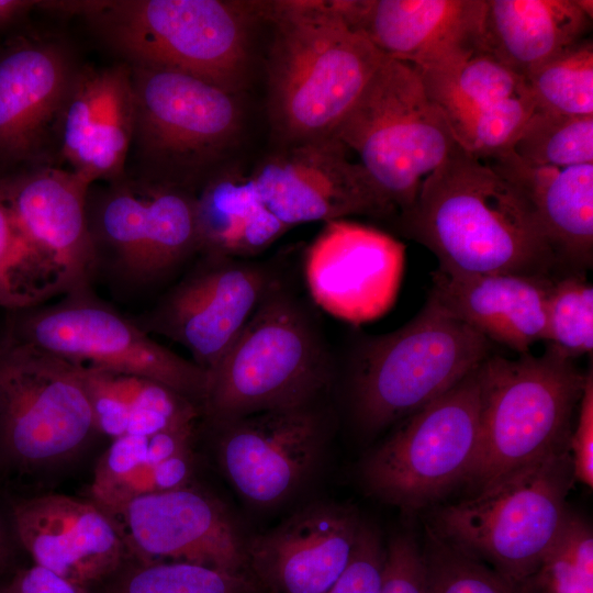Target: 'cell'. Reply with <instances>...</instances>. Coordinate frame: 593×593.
<instances>
[{"label": "cell", "instance_id": "1", "mask_svg": "<svg viewBox=\"0 0 593 593\" xmlns=\"http://www.w3.org/2000/svg\"><path fill=\"white\" fill-rule=\"evenodd\" d=\"M400 232L428 248L439 269L461 273L559 275L525 194L490 163L458 145L423 181Z\"/></svg>", "mask_w": 593, "mask_h": 593}, {"label": "cell", "instance_id": "2", "mask_svg": "<svg viewBox=\"0 0 593 593\" xmlns=\"http://www.w3.org/2000/svg\"><path fill=\"white\" fill-rule=\"evenodd\" d=\"M271 24L267 114L277 147L329 137L387 59L338 0L261 1Z\"/></svg>", "mask_w": 593, "mask_h": 593}, {"label": "cell", "instance_id": "3", "mask_svg": "<svg viewBox=\"0 0 593 593\" xmlns=\"http://www.w3.org/2000/svg\"><path fill=\"white\" fill-rule=\"evenodd\" d=\"M60 16H79L101 44L130 66L184 72L242 93L253 66V31L261 1H59Z\"/></svg>", "mask_w": 593, "mask_h": 593}, {"label": "cell", "instance_id": "4", "mask_svg": "<svg viewBox=\"0 0 593 593\" xmlns=\"http://www.w3.org/2000/svg\"><path fill=\"white\" fill-rule=\"evenodd\" d=\"M131 68L134 131L126 174L195 193L227 164L242 136L240 93L180 71Z\"/></svg>", "mask_w": 593, "mask_h": 593}, {"label": "cell", "instance_id": "5", "mask_svg": "<svg viewBox=\"0 0 593 593\" xmlns=\"http://www.w3.org/2000/svg\"><path fill=\"white\" fill-rule=\"evenodd\" d=\"M491 342L432 295L401 328L365 338L350 374L353 413L377 433L433 402L478 368Z\"/></svg>", "mask_w": 593, "mask_h": 593}, {"label": "cell", "instance_id": "6", "mask_svg": "<svg viewBox=\"0 0 593 593\" xmlns=\"http://www.w3.org/2000/svg\"><path fill=\"white\" fill-rule=\"evenodd\" d=\"M481 371L479 439L465 480L475 491L519 467L570 450L586 377L572 358L548 344L540 356H490Z\"/></svg>", "mask_w": 593, "mask_h": 593}, {"label": "cell", "instance_id": "7", "mask_svg": "<svg viewBox=\"0 0 593 593\" xmlns=\"http://www.w3.org/2000/svg\"><path fill=\"white\" fill-rule=\"evenodd\" d=\"M574 481L570 450L551 454L438 507L427 527L502 575L527 581L564 523Z\"/></svg>", "mask_w": 593, "mask_h": 593}, {"label": "cell", "instance_id": "8", "mask_svg": "<svg viewBox=\"0 0 593 593\" xmlns=\"http://www.w3.org/2000/svg\"><path fill=\"white\" fill-rule=\"evenodd\" d=\"M323 339L278 280L208 372L202 410L215 424L314 402L331 378Z\"/></svg>", "mask_w": 593, "mask_h": 593}, {"label": "cell", "instance_id": "9", "mask_svg": "<svg viewBox=\"0 0 593 593\" xmlns=\"http://www.w3.org/2000/svg\"><path fill=\"white\" fill-rule=\"evenodd\" d=\"M331 136L357 155L396 217L412 208L424 179L457 146L418 70L389 58Z\"/></svg>", "mask_w": 593, "mask_h": 593}, {"label": "cell", "instance_id": "10", "mask_svg": "<svg viewBox=\"0 0 593 593\" xmlns=\"http://www.w3.org/2000/svg\"><path fill=\"white\" fill-rule=\"evenodd\" d=\"M3 336L71 363L157 381L202 410L208 372L157 343L90 287L69 291L53 304L9 311Z\"/></svg>", "mask_w": 593, "mask_h": 593}, {"label": "cell", "instance_id": "11", "mask_svg": "<svg viewBox=\"0 0 593 593\" xmlns=\"http://www.w3.org/2000/svg\"><path fill=\"white\" fill-rule=\"evenodd\" d=\"M481 365L399 422L395 430L365 458L360 473L371 494L414 512L438 503L465 482L479 439Z\"/></svg>", "mask_w": 593, "mask_h": 593}, {"label": "cell", "instance_id": "12", "mask_svg": "<svg viewBox=\"0 0 593 593\" xmlns=\"http://www.w3.org/2000/svg\"><path fill=\"white\" fill-rule=\"evenodd\" d=\"M87 221L94 273L148 287L199 254L194 193L125 174L91 186Z\"/></svg>", "mask_w": 593, "mask_h": 593}, {"label": "cell", "instance_id": "13", "mask_svg": "<svg viewBox=\"0 0 593 593\" xmlns=\"http://www.w3.org/2000/svg\"><path fill=\"white\" fill-rule=\"evenodd\" d=\"M97 432L75 363L0 338V449L22 468L77 451Z\"/></svg>", "mask_w": 593, "mask_h": 593}, {"label": "cell", "instance_id": "14", "mask_svg": "<svg viewBox=\"0 0 593 593\" xmlns=\"http://www.w3.org/2000/svg\"><path fill=\"white\" fill-rule=\"evenodd\" d=\"M82 64L53 31L16 36L0 49V176L59 166L58 118Z\"/></svg>", "mask_w": 593, "mask_h": 593}, {"label": "cell", "instance_id": "15", "mask_svg": "<svg viewBox=\"0 0 593 593\" xmlns=\"http://www.w3.org/2000/svg\"><path fill=\"white\" fill-rule=\"evenodd\" d=\"M198 261L156 305L134 318L183 346L211 371L277 281L264 266L242 258L199 254Z\"/></svg>", "mask_w": 593, "mask_h": 593}, {"label": "cell", "instance_id": "16", "mask_svg": "<svg viewBox=\"0 0 593 593\" xmlns=\"http://www.w3.org/2000/svg\"><path fill=\"white\" fill-rule=\"evenodd\" d=\"M348 153L333 136L276 147L249 175L264 204L289 228L353 215L394 221L395 212Z\"/></svg>", "mask_w": 593, "mask_h": 593}, {"label": "cell", "instance_id": "17", "mask_svg": "<svg viewBox=\"0 0 593 593\" xmlns=\"http://www.w3.org/2000/svg\"><path fill=\"white\" fill-rule=\"evenodd\" d=\"M417 70L462 150L484 161L512 153L535 110L522 76L481 47L446 64Z\"/></svg>", "mask_w": 593, "mask_h": 593}, {"label": "cell", "instance_id": "18", "mask_svg": "<svg viewBox=\"0 0 593 593\" xmlns=\"http://www.w3.org/2000/svg\"><path fill=\"white\" fill-rule=\"evenodd\" d=\"M405 246L357 222H326L304 257L314 302L336 318L361 324L387 313L402 280Z\"/></svg>", "mask_w": 593, "mask_h": 593}, {"label": "cell", "instance_id": "19", "mask_svg": "<svg viewBox=\"0 0 593 593\" xmlns=\"http://www.w3.org/2000/svg\"><path fill=\"white\" fill-rule=\"evenodd\" d=\"M222 467L238 493L258 506L278 504L314 468L325 425L313 403L265 411L217 424Z\"/></svg>", "mask_w": 593, "mask_h": 593}, {"label": "cell", "instance_id": "20", "mask_svg": "<svg viewBox=\"0 0 593 593\" xmlns=\"http://www.w3.org/2000/svg\"><path fill=\"white\" fill-rule=\"evenodd\" d=\"M92 184L59 166L0 176V197L36 261L56 272L61 290L90 287L94 253L87 221Z\"/></svg>", "mask_w": 593, "mask_h": 593}, {"label": "cell", "instance_id": "21", "mask_svg": "<svg viewBox=\"0 0 593 593\" xmlns=\"http://www.w3.org/2000/svg\"><path fill=\"white\" fill-rule=\"evenodd\" d=\"M115 516L125 547L148 563L190 562L235 574L246 557L225 510L186 486L137 496Z\"/></svg>", "mask_w": 593, "mask_h": 593}, {"label": "cell", "instance_id": "22", "mask_svg": "<svg viewBox=\"0 0 593 593\" xmlns=\"http://www.w3.org/2000/svg\"><path fill=\"white\" fill-rule=\"evenodd\" d=\"M134 131L132 68L82 64L64 100L56 132L57 159L91 184L126 174Z\"/></svg>", "mask_w": 593, "mask_h": 593}, {"label": "cell", "instance_id": "23", "mask_svg": "<svg viewBox=\"0 0 593 593\" xmlns=\"http://www.w3.org/2000/svg\"><path fill=\"white\" fill-rule=\"evenodd\" d=\"M11 523L34 564L85 589L113 572L125 549L114 518L94 501L64 494L21 500Z\"/></svg>", "mask_w": 593, "mask_h": 593}, {"label": "cell", "instance_id": "24", "mask_svg": "<svg viewBox=\"0 0 593 593\" xmlns=\"http://www.w3.org/2000/svg\"><path fill=\"white\" fill-rule=\"evenodd\" d=\"M387 58L428 69L480 47L485 0H338Z\"/></svg>", "mask_w": 593, "mask_h": 593}, {"label": "cell", "instance_id": "25", "mask_svg": "<svg viewBox=\"0 0 593 593\" xmlns=\"http://www.w3.org/2000/svg\"><path fill=\"white\" fill-rule=\"evenodd\" d=\"M361 521L349 507L311 504L254 538L246 556L280 593H326L350 560Z\"/></svg>", "mask_w": 593, "mask_h": 593}, {"label": "cell", "instance_id": "26", "mask_svg": "<svg viewBox=\"0 0 593 593\" xmlns=\"http://www.w3.org/2000/svg\"><path fill=\"white\" fill-rule=\"evenodd\" d=\"M430 294L490 342L519 353L547 336V299L553 278L461 273L437 269Z\"/></svg>", "mask_w": 593, "mask_h": 593}, {"label": "cell", "instance_id": "27", "mask_svg": "<svg viewBox=\"0 0 593 593\" xmlns=\"http://www.w3.org/2000/svg\"><path fill=\"white\" fill-rule=\"evenodd\" d=\"M490 163L530 202L553 251L559 275L593 264V164L530 166L513 153Z\"/></svg>", "mask_w": 593, "mask_h": 593}, {"label": "cell", "instance_id": "28", "mask_svg": "<svg viewBox=\"0 0 593 593\" xmlns=\"http://www.w3.org/2000/svg\"><path fill=\"white\" fill-rule=\"evenodd\" d=\"M591 29L578 0H485L480 47L525 78Z\"/></svg>", "mask_w": 593, "mask_h": 593}, {"label": "cell", "instance_id": "29", "mask_svg": "<svg viewBox=\"0 0 593 593\" xmlns=\"http://www.w3.org/2000/svg\"><path fill=\"white\" fill-rule=\"evenodd\" d=\"M194 199L199 254L250 257L289 230L264 204L249 172L233 164L213 172Z\"/></svg>", "mask_w": 593, "mask_h": 593}, {"label": "cell", "instance_id": "30", "mask_svg": "<svg viewBox=\"0 0 593 593\" xmlns=\"http://www.w3.org/2000/svg\"><path fill=\"white\" fill-rule=\"evenodd\" d=\"M77 365V363H75ZM98 432L112 439L193 427L201 407L157 381L77 365Z\"/></svg>", "mask_w": 593, "mask_h": 593}, {"label": "cell", "instance_id": "31", "mask_svg": "<svg viewBox=\"0 0 593 593\" xmlns=\"http://www.w3.org/2000/svg\"><path fill=\"white\" fill-rule=\"evenodd\" d=\"M512 153L537 167L593 164V114L569 115L535 109Z\"/></svg>", "mask_w": 593, "mask_h": 593}, {"label": "cell", "instance_id": "32", "mask_svg": "<svg viewBox=\"0 0 593 593\" xmlns=\"http://www.w3.org/2000/svg\"><path fill=\"white\" fill-rule=\"evenodd\" d=\"M535 109L593 114V42L586 37L551 57L525 78Z\"/></svg>", "mask_w": 593, "mask_h": 593}, {"label": "cell", "instance_id": "33", "mask_svg": "<svg viewBox=\"0 0 593 593\" xmlns=\"http://www.w3.org/2000/svg\"><path fill=\"white\" fill-rule=\"evenodd\" d=\"M421 548L427 593H539L532 579L511 580L444 541L428 527Z\"/></svg>", "mask_w": 593, "mask_h": 593}, {"label": "cell", "instance_id": "34", "mask_svg": "<svg viewBox=\"0 0 593 593\" xmlns=\"http://www.w3.org/2000/svg\"><path fill=\"white\" fill-rule=\"evenodd\" d=\"M546 342L569 358L593 350V287L586 272L553 277L547 299Z\"/></svg>", "mask_w": 593, "mask_h": 593}, {"label": "cell", "instance_id": "35", "mask_svg": "<svg viewBox=\"0 0 593 593\" xmlns=\"http://www.w3.org/2000/svg\"><path fill=\"white\" fill-rule=\"evenodd\" d=\"M532 581L539 593H593V533L584 518L568 512Z\"/></svg>", "mask_w": 593, "mask_h": 593}, {"label": "cell", "instance_id": "36", "mask_svg": "<svg viewBox=\"0 0 593 593\" xmlns=\"http://www.w3.org/2000/svg\"><path fill=\"white\" fill-rule=\"evenodd\" d=\"M112 593H243L234 573L190 562H152L125 577Z\"/></svg>", "mask_w": 593, "mask_h": 593}, {"label": "cell", "instance_id": "37", "mask_svg": "<svg viewBox=\"0 0 593 593\" xmlns=\"http://www.w3.org/2000/svg\"><path fill=\"white\" fill-rule=\"evenodd\" d=\"M384 556L378 529L361 521L350 560L326 593H381Z\"/></svg>", "mask_w": 593, "mask_h": 593}, {"label": "cell", "instance_id": "38", "mask_svg": "<svg viewBox=\"0 0 593 593\" xmlns=\"http://www.w3.org/2000/svg\"><path fill=\"white\" fill-rule=\"evenodd\" d=\"M37 262L21 235L5 202L0 197V306L8 311L35 305L37 302L23 293L16 284L19 268Z\"/></svg>", "mask_w": 593, "mask_h": 593}, {"label": "cell", "instance_id": "39", "mask_svg": "<svg viewBox=\"0 0 593 593\" xmlns=\"http://www.w3.org/2000/svg\"><path fill=\"white\" fill-rule=\"evenodd\" d=\"M148 437L124 435L112 440L92 482L94 502L103 510L124 482L145 461Z\"/></svg>", "mask_w": 593, "mask_h": 593}, {"label": "cell", "instance_id": "40", "mask_svg": "<svg viewBox=\"0 0 593 593\" xmlns=\"http://www.w3.org/2000/svg\"><path fill=\"white\" fill-rule=\"evenodd\" d=\"M381 593H427L422 548L412 535L398 534L385 546Z\"/></svg>", "mask_w": 593, "mask_h": 593}, {"label": "cell", "instance_id": "41", "mask_svg": "<svg viewBox=\"0 0 593 593\" xmlns=\"http://www.w3.org/2000/svg\"><path fill=\"white\" fill-rule=\"evenodd\" d=\"M574 479L593 486V373H586L577 424L570 438Z\"/></svg>", "mask_w": 593, "mask_h": 593}, {"label": "cell", "instance_id": "42", "mask_svg": "<svg viewBox=\"0 0 593 593\" xmlns=\"http://www.w3.org/2000/svg\"><path fill=\"white\" fill-rule=\"evenodd\" d=\"M10 593H86V589L33 563L11 578Z\"/></svg>", "mask_w": 593, "mask_h": 593}, {"label": "cell", "instance_id": "43", "mask_svg": "<svg viewBox=\"0 0 593 593\" xmlns=\"http://www.w3.org/2000/svg\"><path fill=\"white\" fill-rule=\"evenodd\" d=\"M36 4L37 1L30 0H0V30L22 21Z\"/></svg>", "mask_w": 593, "mask_h": 593}, {"label": "cell", "instance_id": "44", "mask_svg": "<svg viewBox=\"0 0 593 593\" xmlns=\"http://www.w3.org/2000/svg\"><path fill=\"white\" fill-rule=\"evenodd\" d=\"M11 557V545L7 528L0 517V573L8 564Z\"/></svg>", "mask_w": 593, "mask_h": 593}, {"label": "cell", "instance_id": "45", "mask_svg": "<svg viewBox=\"0 0 593 593\" xmlns=\"http://www.w3.org/2000/svg\"><path fill=\"white\" fill-rule=\"evenodd\" d=\"M10 581L0 584V593H10Z\"/></svg>", "mask_w": 593, "mask_h": 593}]
</instances>
